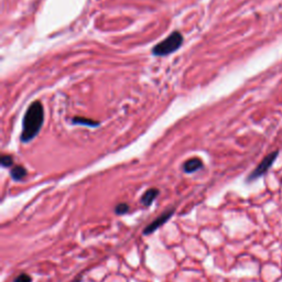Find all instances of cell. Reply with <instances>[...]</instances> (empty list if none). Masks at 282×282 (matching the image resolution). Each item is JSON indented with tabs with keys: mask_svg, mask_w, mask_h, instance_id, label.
Segmentation results:
<instances>
[{
	"mask_svg": "<svg viewBox=\"0 0 282 282\" xmlns=\"http://www.w3.org/2000/svg\"><path fill=\"white\" fill-rule=\"evenodd\" d=\"M10 175L15 181H21V180L24 179V176L27 175V170H25L21 166H17V167L11 169Z\"/></svg>",
	"mask_w": 282,
	"mask_h": 282,
	"instance_id": "52a82bcc",
	"label": "cell"
},
{
	"mask_svg": "<svg viewBox=\"0 0 282 282\" xmlns=\"http://www.w3.org/2000/svg\"><path fill=\"white\" fill-rule=\"evenodd\" d=\"M174 213V208L171 209H168L165 213H162L159 217H156L151 224H149L146 228L145 231H143V234L145 235H149V234H152L153 232H155L156 229H159V227H161L162 225H165L166 223L172 217V215Z\"/></svg>",
	"mask_w": 282,
	"mask_h": 282,
	"instance_id": "277c9868",
	"label": "cell"
},
{
	"mask_svg": "<svg viewBox=\"0 0 282 282\" xmlns=\"http://www.w3.org/2000/svg\"><path fill=\"white\" fill-rule=\"evenodd\" d=\"M183 44V36L179 31H174L162 42L154 45L152 49V54L155 56H166L173 53L181 48Z\"/></svg>",
	"mask_w": 282,
	"mask_h": 282,
	"instance_id": "7a4b0ae2",
	"label": "cell"
},
{
	"mask_svg": "<svg viewBox=\"0 0 282 282\" xmlns=\"http://www.w3.org/2000/svg\"><path fill=\"white\" fill-rule=\"evenodd\" d=\"M0 163H2L3 167L9 168L14 165V159H12V156L9 154H4L2 155V158H0Z\"/></svg>",
	"mask_w": 282,
	"mask_h": 282,
	"instance_id": "9c48e42d",
	"label": "cell"
},
{
	"mask_svg": "<svg viewBox=\"0 0 282 282\" xmlns=\"http://www.w3.org/2000/svg\"><path fill=\"white\" fill-rule=\"evenodd\" d=\"M202 168H203V162L199 158L190 159V160L185 161L184 165H183V170H184V172H186V173L196 172Z\"/></svg>",
	"mask_w": 282,
	"mask_h": 282,
	"instance_id": "5b68a950",
	"label": "cell"
},
{
	"mask_svg": "<svg viewBox=\"0 0 282 282\" xmlns=\"http://www.w3.org/2000/svg\"><path fill=\"white\" fill-rule=\"evenodd\" d=\"M159 190L158 189H149L148 191L145 192L141 198V203L145 206H150L153 203V201L158 198Z\"/></svg>",
	"mask_w": 282,
	"mask_h": 282,
	"instance_id": "8992f818",
	"label": "cell"
},
{
	"mask_svg": "<svg viewBox=\"0 0 282 282\" xmlns=\"http://www.w3.org/2000/svg\"><path fill=\"white\" fill-rule=\"evenodd\" d=\"M278 155H279V151H273L271 153H269L268 155H266L265 158L262 159V161L257 166V168H256L250 173V175L248 176L247 181L250 182L256 179H259L262 175H265L269 171V169L272 167L275 159L278 158Z\"/></svg>",
	"mask_w": 282,
	"mask_h": 282,
	"instance_id": "3957f363",
	"label": "cell"
},
{
	"mask_svg": "<svg viewBox=\"0 0 282 282\" xmlns=\"http://www.w3.org/2000/svg\"><path fill=\"white\" fill-rule=\"evenodd\" d=\"M14 282H32V278L27 273H21L15 278Z\"/></svg>",
	"mask_w": 282,
	"mask_h": 282,
	"instance_id": "8fae6325",
	"label": "cell"
},
{
	"mask_svg": "<svg viewBox=\"0 0 282 282\" xmlns=\"http://www.w3.org/2000/svg\"><path fill=\"white\" fill-rule=\"evenodd\" d=\"M43 107L40 102L32 103L23 117L21 141L29 142L39 134L43 124Z\"/></svg>",
	"mask_w": 282,
	"mask_h": 282,
	"instance_id": "6da1fadb",
	"label": "cell"
},
{
	"mask_svg": "<svg viewBox=\"0 0 282 282\" xmlns=\"http://www.w3.org/2000/svg\"><path fill=\"white\" fill-rule=\"evenodd\" d=\"M128 211H129V205L126 204V203H119V204H117L115 207V212L117 215L126 214Z\"/></svg>",
	"mask_w": 282,
	"mask_h": 282,
	"instance_id": "30bf717a",
	"label": "cell"
},
{
	"mask_svg": "<svg viewBox=\"0 0 282 282\" xmlns=\"http://www.w3.org/2000/svg\"><path fill=\"white\" fill-rule=\"evenodd\" d=\"M72 121H73V123L75 124H84V126H89V127H96L100 124L97 121L87 119V118H83V117H74Z\"/></svg>",
	"mask_w": 282,
	"mask_h": 282,
	"instance_id": "ba28073f",
	"label": "cell"
}]
</instances>
